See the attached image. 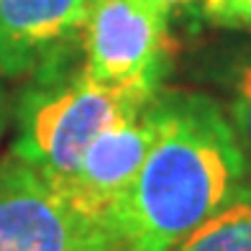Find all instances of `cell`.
<instances>
[{
    "mask_svg": "<svg viewBox=\"0 0 251 251\" xmlns=\"http://www.w3.org/2000/svg\"><path fill=\"white\" fill-rule=\"evenodd\" d=\"M164 121L116 210L121 251H172L249 182L246 159L218 100L162 93Z\"/></svg>",
    "mask_w": 251,
    "mask_h": 251,
    "instance_id": "6da1fadb",
    "label": "cell"
},
{
    "mask_svg": "<svg viewBox=\"0 0 251 251\" xmlns=\"http://www.w3.org/2000/svg\"><path fill=\"white\" fill-rule=\"evenodd\" d=\"M41 77L44 82L33 85L18 102V136L10 154L64 187L90 144L151 98L102 85L87 70L72 77Z\"/></svg>",
    "mask_w": 251,
    "mask_h": 251,
    "instance_id": "7a4b0ae2",
    "label": "cell"
},
{
    "mask_svg": "<svg viewBox=\"0 0 251 251\" xmlns=\"http://www.w3.org/2000/svg\"><path fill=\"white\" fill-rule=\"evenodd\" d=\"M0 251H121L118 233L16 154L0 162Z\"/></svg>",
    "mask_w": 251,
    "mask_h": 251,
    "instance_id": "3957f363",
    "label": "cell"
},
{
    "mask_svg": "<svg viewBox=\"0 0 251 251\" xmlns=\"http://www.w3.org/2000/svg\"><path fill=\"white\" fill-rule=\"evenodd\" d=\"M82 49L98 82L154 98L167 75L169 10L156 0H93Z\"/></svg>",
    "mask_w": 251,
    "mask_h": 251,
    "instance_id": "277c9868",
    "label": "cell"
},
{
    "mask_svg": "<svg viewBox=\"0 0 251 251\" xmlns=\"http://www.w3.org/2000/svg\"><path fill=\"white\" fill-rule=\"evenodd\" d=\"M162 121L164 100L159 90L141 110L113 123L90 144L75 177L59 190L77 208L116 231V210L156 141Z\"/></svg>",
    "mask_w": 251,
    "mask_h": 251,
    "instance_id": "5b68a950",
    "label": "cell"
},
{
    "mask_svg": "<svg viewBox=\"0 0 251 251\" xmlns=\"http://www.w3.org/2000/svg\"><path fill=\"white\" fill-rule=\"evenodd\" d=\"M93 0H0V75H44L82 41Z\"/></svg>",
    "mask_w": 251,
    "mask_h": 251,
    "instance_id": "8992f818",
    "label": "cell"
},
{
    "mask_svg": "<svg viewBox=\"0 0 251 251\" xmlns=\"http://www.w3.org/2000/svg\"><path fill=\"white\" fill-rule=\"evenodd\" d=\"M172 251H251V179Z\"/></svg>",
    "mask_w": 251,
    "mask_h": 251,
    "instance_id": "52a82bcc",
    "label": "cell"
},
{
    "mask_svg": "<svg viewBox=\"0 0 251 251\" xmlns=\"http://www.w3.org/2000/svg\"><path fill=\"white\" fill-rule=\"evenodd\" d=\"M226 87V118L231 123V131L238 141L249 175H251V47L236 54L231 64L226 67L223 77Z\"/></svg>",
    "mask_w": 251,
    "mask_h": 251,
    "instance_id": "ba28073f",
    "label": "cell"
},
{
    "mask_svg": "<svg viewBox=\"0 0 251 251\" xmlns=\"http://www.w3.org/2000/svg\"><path fill=\"white\" fill-rule=\"evenodd\" d=\"M200 13L208 24L231 31H251V0H200Z\"/></svg>",
    "mask_w": 251,
    "mask_h": 251,
    "instance_id": "9c48e42d",
    "label": "cell"
},
{
    "mask_svg": "<svg viewBox=\"0 0 251 251\" xmlns=\"http://www.w3.org/2000/svg\"><path fill=\"white\" fill-rule=\"evenodd\" d=\"M156 3H162L169 13H172V10H185V8H192V5H200V0H156Z\"/></svg>",
    "mask_w": 251,
    "mask_h": 251,
    "instance_id": "30bf717a",
    "label": "cell"
},
{
    "mask_svg": "<svg viewBox=\"0 0 251 251\" xmlns=\"http://www.w3.org/2000/svg\"><path fill=\"white\" fill-rule=\"evenodd\" d=\"M0 131H3V100H0Z\"/></svg>",
    "mask_w": 251,
    "mask_h": 251,
    "instance_id": "8fae6325",
    "label": "cell"
}]
</instances>
